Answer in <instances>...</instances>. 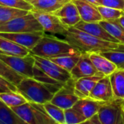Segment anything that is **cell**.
<instances>
[{
  "label": "cell",
  "mask_w": 124,
  "mask_h": 124,
  "mask_svg": "<svg viewBox=\"0 0 124 124\" xmlns=\"http://www.w3.org/2000/svg\"><path fill=\"white\" fill-rule=\"evenodd\" d=\"M75 27L104 41L119 43L117 39L112 37L99 22L88 23L81 20L78 24L75 26Z\"/></svg>",
  "instance_id": "5bb4252c"
},
{
  "label": "cell",
  "mask_w": 124,
  "mask_h": 124,
  "mask_svg": "<svg viewBox=\"0 0 124 124\" xmlns=\"http://www.w3.org/2000/svg\"><path fill=\"white\" fill-rule=\"evenodd\" d=\"M86 120L85 116L73 107L65 109V124H80Z\"/></svg>",
  "instance_id": "1f68e13d"
},
{
  "label": "cell",
  "mask_w": 124,
  "mask_h": 124,
  "mask_svg": "<svg viewBox=\"0 0 124 124\" xmlns=\"http://www.w3.org/2000/svg\"><path fill=\"white\" fill-rule=\"evenodd\" d=\"M30 11L0 5V25L4 24L17 17L26 15Z\"/></svg>",
  "instance_id": "d4e9b609"
},
{
  "label": "cell",
  "mask_w": 124,
  "mask_h": 124,
  "mask_svg": "<svg viewBox=\"0 0 124 124\" xmlns=\"http://www.w3.org/2000/svg\"><path fill=\"white\" fill-rule=\"evenodd\" d=\"M103 74L98 72L94 75L90 77L82 78L75 81V93L80 98L89 97V95L97 83V82L104 77Z\"/></svg>",
  "instance_id": "2e32d148"
},
{
  "label": "cell",
  "mask_w": 124,
  "mask_h": 124,
  "mask_svg": "<svg viewBox=\"0 0 124 124\" xmlns=\"http://www.w3.org/2000/svg\"><path fill=\"white\" fill-rule=\"evenodd\" d=\"M97 8L101 16L102 20H105V21H112V20L118 19L124 13V11H122L120 10L104 7L101 5L98 6Z\"/></svg>",
  "instance_id": "f546056e"
},
{
  "label": "cell",
  "mask_w": 124,
  "mask_h": 124,
  "mask_svg": "<svg viewBox=\"0 0 124 124\" xmlns=\"http://www.w3.org/2000/svg\"><path fill=\"white\" fill-rule=\"evenodd\" d=\"M27 124H58L45 110L44 105L27 102L11 108Z\"/></svg>",
  "instance_id": "277c9868"
},
{
  "label": "cell",
  "mask_w": 124,
  "mask_h": 124,
  "mask_svg": "<svg viewBox=\"0 0 124 124\" xmlns=\"http://www.w3.org/2000/svg\"><path fill=\"white\" fill-rule=\"evenodd\" d=\"M100 5L124 11V0H99Z\"/></svg>",
  "instance_id": "d590c367"
},
{
  "label": "cell",
  "mask_w": 124,
  "mask_h": 124,
  "mask_svg": "<svg viewBox=\"0 0 124 124\" xmlns=\"http://www.w3.org/2000/svg\"><path fill=\"white\" fill-rule=\"evenodd\" d=\"M0 124H27L11 108L0 105Z\"/></svg>",
  "instance_id": "cb8c5ba5"
},
{
  "label": "cell",
  "mask_w": 124,
  "mask_h": 124,
  "mask_svg": "<svg viewBox=\"0 0 124 124\" xmlns=\"http://www.w3.org/2000/svg\"><path fill=\"white\" fill-rule=\"evenodd\" d=\"M96 73H98V71L90 59L88 53L82 54L77 64L70 72L71 77L75 80L82 78L90 77Z\"/></svg>",
  "instance_id": "7c38bea8"
},
{
  "label": "cell",
  "mask_w": 124,
  "mask_h": 124,
  "mask_svg": "<svg viewBox=\"0 0 124 124\" xmlns=\"http://www.w3.org/2000/svg\"><path fill=\"white\" fill-rule=\"evenodd\" d=\"M35 31H44L31 11L26 15L17 17L4 24L0 25V32L20 33Z\"/></svg>",
  "instance_id": "5b68a950"
},
{
  "label": "cell",
  "mask_w": 124,
  "mask_h": 124,
  "mask_svg": "<svg viewBox=\"0 0 124 124\" xmlns=\"http://www.w3.org/2000/svg\"><path fill=\"white\" fill-rule=\"evenodd\" d=\"M117 21L119 22V23L124 28V13H123V15L120 18H118V19H117Z\"/></svg>",
  "instance_id": "ab89813d"
},
{
  "label": "cell",
  "mask_w": 124,
  "mask_h": 124,
  "mask_svg": "<svg viewBox=\"0 0 124 124\" xmlns=\"http://www.w3.org/2000/svg\"><path fill=\"white\" fill-rule=\"evenodd\" d=\"M62 86L47 85L33 78H24L17 88L18 92L29 102L44 104L50 102Z\"/></svg>",
  "instance_id": "3957f363"
},
{
  "label": "cell",
  "mask_w": 124,
  "mask_h": 124,
  "mask_svg": "<svg viewBox=\"0 0 124 124\" xmlns=\"http://www.w3.org/2000/svg\"><path fill=\"white\" fill-rule=\"evenodd\" d=\"M0 50L3 54L13 56L23 57L31 53V50L27 47L2 37H0Z\"/></svg>",
  "instance_id": "ffe728a7"
},
{
  "label": "cell",
  "mask_w": 124,
  "mask_h": 124,
  "mask_svg": "<svg viewBox=\"0 0 124 124\" xmlns=\"http://www.w3.org/2000/svg\"><path fill=\"white\" fill-rule=\"evenodd\" d=\"M0 75L16 85V86L18 85V84L24 78V77L12 70L1 59H0Z\"/></svg>",
  "instance_id": "83f0119b"
},
{
  "label": "cell",
  "mask_w": 124,
  "mask_h": 124,
  "mask_svg": "<svg viewBox=\"0 0 124 124\" xmlns=\"http://www.w3.org/2000/svg\"><path fill=\"white\" fill-rule=\"evenodd\" d=\"M75 81L71 78L54 94L50 102L64 109L72 108L80 99L75 93Z\"/></svg>",
  "instance_id": "9c48e42d"
},
{
  "label": "cell",
  "mask_w": 124,
  "mask_h": 124,
  "mask_svg": "<svg viewBox=\"0 0 124 124\" xmlns=\"http://www.w3.org/2000/svg\"><path fill=\"white\" fill-rule=\"evenodd\" d=\"M2 104H4L2 103V101L1 100H0V105H2Z\"/></svg>",
  "instance_id": "60d3db41"
},
{
  "label": "cell",
  "mask_w": 124,
  "mask_h": 124,
  "mask_svg": "<svg viewBox=\"0 0 124 124\" xmlns=\"http://www.w3.org/2000/svg\"><path fill=\"white\" fill-rule=\"evenodd\" d=\"M31 54L50 59L65 55H82L83 53L64 39H61L56 37L45 34L31 50Z\"/></svg>",
  "instance_id": "7a4b0ae2"
},
{
  "label": "cell",
  "mask_w": 124,
  "mask_h": 124,
  "mask_svg": "<svg viewBox=\"0 0 124 124\" xmlns=\"http://www.w3.org/2000/svg\"><path fill=\"white\" fill-rule=\"evenodd\" d=\"M123 104H124V103H123Z\"/></svg>",
  "instance_id": "7bdbcfd3"
},
{
  "label": "cell",
  "mask_w": 124,
  "mask_h": 124,
  "mask_svg": "<svg viewBox=\"0 0 124 124\" xmlns=\"http://www.w3.org/2000/svg\"><path fill=\"white\" fill-rule=\"evenodd\" d=\"M82 55H65V56H60L56 58H50L54 63L58 64L59 67L63 68L68 72H71L72 70L75 67L78 62L80 56Z\"/></svg>",
  "instance_id": "4316f807"
},
{
  "label": "cell",
  "mask_w": 124,
  "mask_h": 124,
  "mask_svg": "<svg viewBox=\"0 0 124 124\" xmlns=\"http://www.w3.org/2000/svg\"><path fill=\"white\" fill-rule=\"evenodd\" d=\"M119 43L124 45V28L119 23L117 19L112 21L101 20L99 22Z\"/></svg>",
  "instance_id": "7402d4cb"
},
{
  "label": "cell",
  "mask_w": 124,
  "mask_h": 124,
  "mask_svg": "<svg viewBox=\"0 0 124 124\" xmlns=\"http://www.w3.org/2000/svg\"><path fill=\"white\" fill-rule=\"evenodd\" d=\"M124 99H114L104 103L97 115L101 124H124Z\"/></svg>",
  "instance_id": "8992f818"
},
{
  "label": "cell",
  "mask_w": 124,
  "mask_h": 124,
  "mask_svg": "<svg viewBox=\"0 0 124 124\" xmlns=\"http://www.w3.org/2000/svg\"><path fill=\"white\" fill-rule=\"evenodd\" d=\"M80 124H101V123L99 120L98 115L96 114V115H93V117H91V118L87 119L86 120L83 121V123H81Z\"/></svg>",
  "instance_id": "74e56055"
},
{
  "label": "cell",
  "mask_w": 124,
  "mask_h": 124,
  "mask_svg": "<svg viewBox=\"0 0 124 124\" xmlns=\"http://www.w3.org/2000/svg\"><path fill=\"white\" fill-rule=\"evenodd\" d=\"M34 78L43 83L47 84V85H56V86H62L64 85L63 83H61L49 78L35 64L34 67V78Z\"/></svg>",
  "instance_id": "836d02e7"
},
{
  "label": "cell",
  "mask_w": 124,
  "mask_h": 124,
  "mask_svg": "<svg viewBox=\"0 0 124 124\" xmlns=\"http://www.w3.org/2000/svg\"><path fill=\"white\" fill-rule=\"evenodd\" d=\"M86 1L88 2H90L91 4L95 5V6H97V7L100 5V3H99V0H86Z\"/></svg>",
  "instance_id": "f35d334b"
},
{
  "label": "cell",
  "mask_w": 124,
  "mask_h": 124,
  "mask_svg": "<svg viewBox=\"0 0 124 124\" xmlns=\"http://www.w3.org/2000/svg\"><path fill=\"white\" fill-rule=\"evenodd\" d=\"M0 53H2V52L1 51V50H0Z\"/></svg>",
  "instance_id": "b9f144b4"
},
{
  "label": "cell",
  "mask_w": 124,
  "mask_h": 124,
  "mask_svg": "<svg viewBox=\"0 0 124 124\" xmlns=\"http://www.w3.org/2000/svg\"><path fill=\"white\" fill-rule=\"evenodd\" d=\"M43 105L45 110L54 120L58 124H65V109L53 104L50 101Z\"/></svg>",
  "instance_id": "f1b7e54d"
},
{
  "label": "cell",
  "mask_w": 124,
  "mask_h": 124,
  "mask_svg": "<svg viewBox=\"0 0 124 124\" xmlns=\"http://www.w3.org/2000/svg\"><path fill=\"white\" fill-rule=\"evenodd\" d=\"M88 54L90 59L98 72H100L105 76H109L117 69L113 62L101 55L99 53H91Z\"/></svg>",
  "instance_id": "d6986e66"
},
{
  "label": "cell",
  "mask_w": 124,
  "mask_h": 124,
  "mask_svg": "<svg viewBox=\"0 0 124 124\" xmlns=\"http://www.w3.org/2000/svg\"><path fill=\"white\" fill-rule=\"evenodd\" d=\"M35 59V65L37 66L49 78L64 84L72 77L70 72L61 68L49 58L32 55Z\"/></svg>",
  "instance_id": "ba28073f"
},
{
  "label": "cell",
  "mask_w": 124,
  "mask_h": 124,
  "mask_svg": "<svg viewBox=\"0 0 124 124\" xmlns=\"http://www.w3.org/2000/svg\"><path fill=\"white\" fill-rule=\"evenodd\" d=\"M0 100L10 108L23 105L29 101L18 91H10L0 93Z\"/></svg>",
  "instance_id": "603a6c76"
},
{
  "label": "cell",
  "mask_w": 124,
  "mask_h": 124,
  "mask_svg": "<svg viewBox=\"0 0 124 124\" xmlns=\"http://www.w3.org/2000/svg\"><path fill=\"white\" fill-rule=\"evenodd\" d=\"M104 103L106 102L97 101L90 97H86L80 99L74 105L73 108L80 112L87 119H89L98 113L100 108Z\"/></svg>",
  "instance_id": "e0dca14e"
},
{
  "label": "cell",
  "mask_w": 124,
  "mask_h": 124,
  "mask_svg": "<svg viewBox=\"0 0 124 124\" xmlns=\"http://www.w3.org/2000/svg\"><path fill=\"white\" fill-rule=\"evenodd\" d=\"M89 97L104 102H108L115 99L109 76H104L97 82L91 91Z\"/></svg>",
  "instance_id": "4fadbf2b"
},
{
  "label": "cell",
  "mask_w": 124,
  "mask_h": 124,
  "mask_svg": "<svg viewBox=\"0 0 124 124\" xmlns=\"http://www.w3.org/2000/svg\"><path fill=\"white\" fill-rule=\"evenodd\" d=\"M0 5L27 11H31L33 10V7L26 0H0Z\"/></svg>",
  "instance_id": "d6a6232c"
},
{
  "label": "cell",
  "mask_w": 124,
  "mask_h": 124,
  "mask_svg": "<svg viewBox=\"0 0 124 124\" xmlns=\"http://www.w3.org/2000/svg\"><path fill=\"white\" fill-rule=\"evenodd\" d=\"M63 37L66 41L78 48L83 54L118 49L124 46V45L120 43L111 42L99 39L75 26L69 27Z\"/></svg>",
  "instance_id": "6da1fadb"
},
{
  "label": "cell",
  "mask_w": 124,
  "mask_h": 124,
  "mask_svg": "<svg viewBox=\"0 0 124 124\" xmlns=\"http://www.w3.org/2000/svg\"><path fill=\"white\" fill-rule=\"evenodd\" d=\"M10 91H18L17 86L0 75V93Z\"/></svg>",
  "instance_id": "e575fe53"
},
{
  "label": "cell",
  "mask_w": 124,
  "mask_h": 124,
  "mask_svg": "<svg viewBox=\"0 0 124 124\" xmlns=\"http://www.w3.org/2000/svg\"><path fill=\"white\" fill-rule=\"evenodd\" d=\"M0 59L12 70L24 78H34L35 59L32 54L26 56H13L0 53Z\"/></svg>",
  "instance_id": "52a82bcc"
},
{
  "label": "cell",
  "mask_w": 124,
  "mask_h": 124,
  "mask_svg": "<svg viewBox=\"0 0 124 124\" xmlns=\"http://www.w3.org/2000/svg\"><path fill=\"white\" fill-rule=\"evenodd\" d=\"M117 66V69H124V46L118 49H113L99 52Z\"/></svg>",
  "instance_id": "484cf974"
},
{
  "label": "cell",
  "mask_w": 124,
  "mask_h": 124,
  "mask_svg": "<svg viewBox=\"0 0 124 124\" xmlns=\"http://www.w3.org/2000/svg\"><path fill=\"white\" fill-rule=\"evenodd\" d=\"M53 14L57 17H58L59 18L80 16L78 9L72 1L67 3L65 5H64L61 9H59Z\"/></svg>",
  "instance_id": "4dcf8cb0"
},
{
  "label": "cell",
  "mask_w": 124,
  "mask_h": 124,
  "mask_svg": "<svg viewBox=\"0 0 124 124\" xmlns=\"http://www.w3.org/2000/svg\"><path fill=\"white\" fill-rule=\"evenodd\" d=\"M45 31L35 32H20V33H7L0 32V37L12 40L16 43L27 47L31 50L42 37L45 35Z\"/></svg>",
  "instance_id": "8fae6325"
},
{
  "label": "cell",
  "mask_w": 124,
  "mask_h": 124,
  "mask_svg": "<svg viewBox=\"0 0 124 124\" xmlns=\"http://www.w3.org/2000/svg\"><path fill=\"white\" fill-rule=\"evenodd\" d=\"M31 13L42 26L45 33L64 36L67 31L69 27L65 26L53 13H41L35 10H32Z\"/></svg>",
  "instance_id": "30bf717a"
},
{
  "label": "cell",
  "mask_w": 124,
  "mask_h": 124,
  "mask_svg": "<svg viewBox=\"0 0 124 124\" xmlns=\"http://www.w3.org/2000/svg\"><path fill=\"white\" fill-rule=\"evenodd\" d=\"M109 77L114 97L124 99V69H117Z\"/></svg>",
  "instance_id": "44dd1931"
},
{
  "label": "cell",
  "mask_w": 124,
  "mask_h": 124,
  "mask_svg": "<svg viewBox=\"0 0 124 124\" xmlns=\"http://www.w3.org/2000/svg\"><path fill=\"white\" fill-rule=\"evenodd\" d=\"M26 1L33 7L32 10L41 13H54L72 0H26Z\"/></svg>",
  "instance_id": "ac0fdd59"
},
{
  "label": "cell",
  "mask_w": 124,
  "mask_h": 124,
  "mask_svg": "<svg viewBox=\"0 0 124 124\" xmlns=\"http://www.w3.org/2000/svg\"><path fill=\"white\" fill-rule=\"evenodd\" d=\"M60 20L67 27H72V26H75L81 21V18L80 16H72V17H68V18H60Z\"/></svg>",
  "instance_id": "8d00e7d4"
},
{
  "label": "cell",
  "mask_w": 124,
  "mask_h": 124,
  "mask_svg": "<svg viewBox=\"0 0 124 124\" xmlns=\"http://www.w3.org/2000/svg\"><path fill=\"white\" fill-rule=\"evenodd\" d=\"M72 2L78 8L82 21L88 23H92L99 22L102 20L97 6L91 4L86 0H72Z\"/></svg>",
  "instance_id": "9a60e30c"
}]
</instances>
